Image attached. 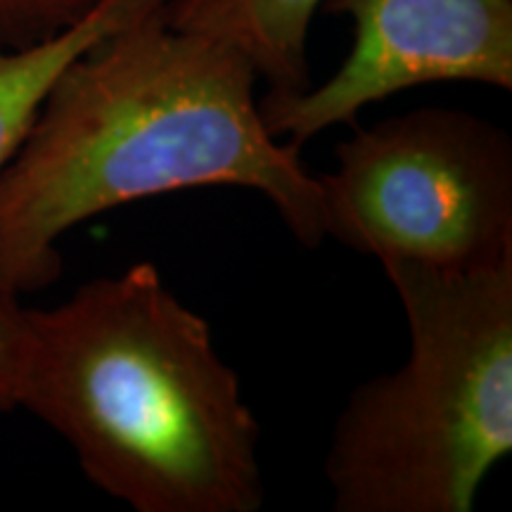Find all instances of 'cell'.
<instances>
[{"instance_id": "obj_1", "label": "cell", "mask_w": 512, "mask_h": 512, "mask_svg": "<svg viewBox=\"0 0 512 512\" xmlns=\"http://www.w3.org/2000/svg\"><path fill=\"white\" fill-rule=\"evenodd\" d=\"M256 83L240 50L171 27L166 5L76 55L0 174V299L53 283L69 230L178 190L259 192L294 240L318 247V176L268 131Z\"/></svg>"}, {"instance_id": "obj_2", "label": "cell", "mask_w": 512, "mask_h": 512, "mask_svg": "<svg viewBox=\"0 0 512 512\" xmlns=\"http://www.w3.org/2000/svg\"><path fill=\"white\" fill-rule=\"evenodd\" d=\"M15 408L136 512H259L261 425L209 323L147 261L19 304Z\"/></svg>"}, {"instance_id": "obj_3", "label": "cell", "mask_w": 512, "mask_h": 512, "mask_svg": "<svg viewBox=\"0 0 512 512\" xmlns=\"http://www.w3.org/2000/svg\"><path fill=\"white\" fill-rule=\"evenodd\" d=\"M408 356L337 415L325 482L337 512H470L512 451V261L437 271L384 261Z\"/></svg>"}, {"instance_id": "obj_4", "label": "cell", "mask_w": 512, "mask_h": 512, "mask_svg": "<svg viewBox=\"0 0 512 512\" xmlns=\"http://www.w3.org/2000/svg\"><path fill=\"white\" fill-rule=\"evenodd\" d=\"M325 240L380 261L482 271L512 261V138L453 107L356 126L318 176Z\"/></svg>"}, {"instance_id": "obj_5", "label": "cell", "mask_w": 512, "mask_h": 512, "mask_svg": "<svg viewBox=\"0 0 512 512\" xmlns=\"http://www.w3.org/2000/svg\"><path fill=\"white\" fill-rule=\"evenodd\" d=\"M354 27L349 55L318 86L259 98L275 138L302 147L366 107L432 83L512 91V0H328Z\"/></svg>"}, {"instance_id": "obj_6", "label": "cell", "mask_w": 512, "mask_h": 512, "mask_svg": "<svg viewBox=\"0 0 512 512\" xmlns=\"http://www.w3.org/2000/svg\"><path fill=\"white\" fill-rule=\"evenodd\" d=\"M325 0H169L171 27L240 50L266 83L268 98L311 86L309 34Z\"/></svg>"}, {"instance_id": "obj_7", "label": "cell", "mask_w": 512, "mask_h": 512, "mask_svg": "<svg viewBox=\"0 0 512 512\" xmlns=\"http://www.w3.org/2000/svg\"><path fill=\"white\" fill-rule=\"evenodd\" d=\"M166 3L169 0H102L91 15L62 34L24 48H0V174L67 64L112 29Z\"/></svg>"}, {"instance_id": "obj_8", "label": "cell", "mask_w": 512, "mask_h": 512, "mask_svg": "<svg viewBox=\"0 0 512 512\" xmlns=\"http://www.w3.org/2000/svg\"><path fill=\"white\" fill-rule=\"evenodd\" d=\"M102 0H0V48L46 41L88 17Z\"/></svg>"}, {"instance_id": "obj_9", "label": "cell", "mask_w": 512, "mask_h": 512, "mask_svg": "<svg viewBox=\"0 0 512 512\" xmlns=\"http://www.w3.org/2000/svg\"><path fill=\"white\" fill-rule=\"evenodd\" d=\"M17 302H0V413L15 411V375H17Z\"/></svg>"}]
</instances>
